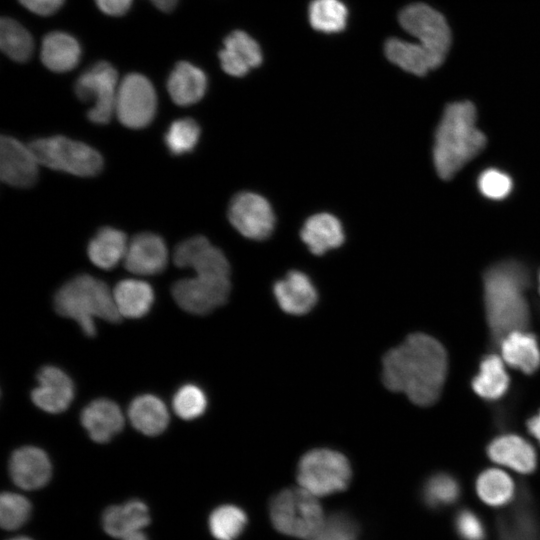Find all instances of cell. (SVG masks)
Listing matches in <instances>:
<instances>
[{"mask_svg":"<svg viewBox=\"0 0 540 540\" xmlns=\"http://www.w3.org/2000/svg\"><path fill=\"white\" fill-rule=\"evenodd\" d=\"M448 372L444 346L434 337L413 333L389 350L382 361L383 384L405 394L419 406H430L440 397Z\"/></svg>","mask_w":540,"mask_h":540,"instance_id":"6da1fadb","label":"cell"},{"mask_svg":"<svg viewBox=\"0 0 540 540\" xmlns=\"http://www.w3.org/2000/svg\"><path fill=\"white\" fill-rule=\"evenodd\" d=\"M484 306L492 336L499 340L515 330H524L529 322L525 297L528 276L518 263L496 264L484 275Z\"/></svg>","mask_w":540,"mask_h":540,"instance_id":"7a4b0ae2","label":"cell"},{"mask_svg":"<svg viewBox=\"0 0 540 540\" xmlns=\"http://www.w3.org/2000/svg\"><path fill=\"white\" fill-rule=\"evenodd\" d=\"M486 145L484 133L476 125V109L469 101L446 106L437 126L433 163L438 176L449 180Z\"/></svg>","mask_w":540,"mask_h":540,"instance_id":"3957f363","label":"cell"},{"mask_svg":"<svg viewBox=\"0 0 540 540\" xmlns=\"http://www.w3.org/2000/svg\"><path fill=\"white\" fill-rule=\"evenodd\" d=\"M56 312L75 320L86 336L96 334L95 318L116 323L121 315L108 285L87 274L77 275L64 283L54 296Z\"/></svg>","mask_w":540,"mask_h":540,"instance_id":"277c9868","label":"cell"},{"mask_svg":"<svg viewBox=\"0 0 540 540\" xmlns=\"http://www.w3.org/2000/svg\"><path fill=\"white\" fill-rule=\"evenodd\" d=\"M270 517L280 533L308 540L325 523L317 496L302 487L287 488L275 495L270 503Z\"/></svg>","mask_w":540,"mask_h":540,"instance_id":"5b68a950","label":"cell"},{"mask_svg":"<svg viewBox=\"0 0 540 540\" xmlns=\"http://www.w3.org/2000/svg\"><path fill=\"white\" fill-rule=\"evenodd\" d=\"M29 147L39 164L54 170L91 177L103 169V158L97 150L64 136L38 138Z\"/></svg>","mask_w":540,"mask_h":540,"instance_id":"8992f818","label":"cell"},{"mask_svg":"<svg viewBox=\"0 0 540 540\" xmlns=\"http://www.w3.org/2000/svg\"><path fill=\"white\" fill-rule=\"evenodd\" d=\"M351 475L348 459L342 453L327 448L308 451L300 459L297 468L300 487L317 497L345 490Z\"/></svg>","mask_w":540,"mask_h":540,"instance_id":"52a82bcc","label":"cell"},{"mask_svg":"<svg viewBox=\"0 0 540 540\" xmlns=\"http://www.w3.org/2000/svg\"><path fill=\"white\" fill-rule=\"evenodd\" d=\"M118 73L112 64L100 61L84 71L76 80L74 91L82 102H93L88 119L95 124H107L113 112L118 90Z\"/></svg>","mask_w":540,"mask_h":540,"instance_id":"ba28073f","label":"cell"},{"mask_svg":"<svg viewBox=\"0 0 540 540\" xmlns=\"http://www.w3.org/2000/svg\"><path fill=\"white\" fill-rule=\"evenodd\" d=\"M230 290V276L216 274H195L176 281L171 288L178 306L196 315L208 314L225 304Z\"/></svg>","mask_w":540,"mask_h":540,"instance_id":"9c48e42d","label":"cell"},{"mask_svg":"<svg viewBox=\"0 0 540 540\" xmlns=\"http://www.w3.org/2000/svg\"><path fill=\"white\" fill-rule=\"evenodd\" d=\"M157 95L148 78L140 73L126 75L118 85L115 113L131 129L148 126L156 113Z\"/></svg>","mask_w":540,"mask_h":540,"instance_id":"30bf717a","label":"cell"},{"mask_svg":"<svg viewBox=\"0 0 540 540\" xmlns=\"http://www.w3.org/2000/svg\"><path fill=\"white\" fill-rule=\"evenodd\" d=\"M399 22L439 65L443 63L451 42L450 29L443 15L426 4L415 3L400 12Z\"/></svg>","mask_w":540,"mask_h":540,"instance_id":"8fae6325","label":"cell"},{"mask_svg":"<svg viewBox=\"0 0 540 540\" xmlns=\"http://www.w3.org/2000/svg\"><path fill=\"white\" fill-rule=\"evenodd\" d=\"M231 225L245 238L264 240L275 227V214L269 201L262 195L243 191L233 196L228 206Z\"/></svg>","mask_w":540,"mask_h":540,"instance_id":"7c38bea8","label":"cell"},{"mask_svg":"<svg viewBox=\"0 0 540 540\" xmlns=\"http://www.w3.org/2000/svg\"><path fill=\"white\" fill-rule=\"evenodd\" d=\"M496 540H540V518L535 499L520 487L512 507L495 518Z\"/></svg>","mask_w":540,"mask_h":540,"instance_id":"4fadbf2b","label":"cell"},{"mask_svg":"<svg viewBox=\"0 0 540 540\" xmlns=\"http://www.w3.org/2000/svg\"><path fill=\"white\" fill-rule=\"evenodd\" d=\"M38 165L29 145L11 136H1L0 177L4 183L18 188L31 187L38 178Z\"/></svg>","mask_w":540,"mask_h":540,"instance_id":"5bb4252c","label":"cell"},{"mask_svg":"<svg viewBox=\"0 0 540 540\" xmlns=\"http://www.w3.org/2000/svg\"><path fill=\"white\" fill-rule=\"evenodd\" d=\"M174 264L181 268H192L195 274L230 276V264L223 251L202 235L180 242L174 250Z\"/></svg>","mask_w":540,"mask_h":540,"instance_id":"9a60e30c","label":"cell"},{"mask_svg":"<svg viewBox=\"0 0 540 540\" xmlns=\"http://www.w3.org/2000/svg\"><path fill=\"white\" fill-rule=\"evenodd\" d=\"M167 260L168 251L163 238L152 232H142L128 243L124 266L134 274L155 275L165 269Z\"/></svg>","mask_w":540,"mask_h":540,"instance_id":"2e32d148","label":"cell"},{"mask_svg":"<svg viewBox=\"0 0 540 540\" xmlns=\"http://www.w3.org/2000/svg\"><path fill=\"white\" fill-rule=\"evenodd\" d=\"M37 387L31 392L34 404L48 413L65 411L74 397V385L60 368L45 366L37 374Z\"/></svg>","mask_w":540,"mask_h":540,"instance_id":"e0dca14e","label":"cell"},{"mask_svg":"<svg viewBox=\"0 0 540 540\" xmlns=\"http://www.w3.org/2000/svg\"><path fill=\"white\" fill-rule=\"evenodd\" d=\"M9 474L18 487L36 490L49 482L52 466L45 451L34 446H24L12 453L9 460Z\"/></svg>","mask_w":540,"mask_h":540,"instance_id":"ac0fdd59","label":"cell"},{"mask_svg":"<svg viewBox=\"0 0 540 540\" xmlns=\"http://www.w3.org/2000/svg\"><path fill=\"white\" fill-rule=\"evenodd\" d=\"M279 307L287 314L304 315L316 305L318 293L311 279L298 270L288 272L273 286Z\"/></svg>","mask_w":540,"mask_h":540,"instance_id":"d6986e66","label":"cell"},{"mask_svg":"<svg viewBox=\"0 0 540 540\" xmlns=\"http://www.w3.org/2000/svg\"><path fill=\"white\" fill-rule=\"evenodd\" d=\"M487 455L494 463L521 474H531L537 468L534 447L517 434H502L492 439L487 446Z\"/></svg>","mask_w":540,"mask_h":540,"instance_id":"ffe728a7","label":"cell"},{"mask_svg":"<svg viewBox=\"0 0 540 540\" xmlns=\"http://www.w3.org/2000/svg\"><path fill=\"white\" fill-rule=\"evenodd\" d=\"M219 52L223 71L234 77H242L262 62L260 46L244 31H233L224 39Z\"/></svg>","mask_w":540,"mask_h":540,"instance_id":"44dd1931","label":"cell"},{"mask_svg":"<svg viewBox=\"0 0 540 540\" xmlns=\"http://www.w3.org/2000/svg\"><path fill=\"white\" fill-rule=\"evenodd\" d=\"M81 423L90 438L97 443H106L117 435L124 426L120 407L109 399H96L81 412Z\"/></svg>","mask_w":540,"mask_h":540,"instance_id":"7402d4cb","label":"cell"},{"mask_svg":"<svg viewBox=\"0 0 540 540\" xmlns=\"http://www.w3.org/2000/svg\"><path fill=\"white\" fill-rule=\"evenodd\" d=\"M300 238L314 255L340 247L345 240L341 221L334 215L321 212L311 215L300 230Z\"/></svg>","mask_w":540,"mask_h":540,"instance_id":"603a6c76","label":"cell"},{"mask_svg":"<svg viewBox=\"0 0 540 540\" xmlns=\"http://www.w3.org/2000/svg\"><path fill=\"white\" fill-rule=\"evenodd\" d=\"M167 90L173 102L189 106L200 101L207 90V77L195 65L180 61L176 63L167 80Z\"/></svg>","mask_w":540,"mask_h":540,"instance_id":"cb8c5ba5","label":"cell"},{"mask_svg":"<svg viewBox=\"0 0 540 540\" xmlns=\"http://www.w3.org/2000/svg\"><path fill=\"white\" fill-rule=\"evenodd\" d=\"M504 361L525 374L534 373L540 366V348L532 333L515 330L500 339Z\"/></svg>","mask_w":540,"mask_h":540,"instance_id":"d4e9b609","label":"cell"},{"mask_svg":"<svg viewBox=\"0 0 540 540\" xmlns=\"http://www.w3.org/2000/svg\"><path fill=\"white\" fill-rule=\"evenodd\" d=\"M149 523V509L144 502L137 499L123 505H111L103 511L101 517L103 530L120 539L131 531L143 529Z\"/></svg>","mask_w":540,"mask_h":540,"instance_id":"484cf974","label":"cell"},{"mask_svg":"<svg viewBox=\"0 0 540 540\" xmlns=\"http://www.w3.org/2000/svg\"><path fill=\"white\" fill-rule=\"evenodd\" d=\"M40 57L46 68L53 72L63 73L78 65L81 47L72 35L53 31L43 38Z\"/></svg>","mask_w":540,"mask_h":540,"instance_id":"4316f807","label":"cell"},{"mask_svg":"<svg viewBox=\"0 0 540 540\" xmlns=\"http://www.w3.org/2000/svg\"><path fill=\"white\" fill-rule=\"evenodd\" d=\"M128 417L132 426L147 436L161 434L169 423V413L165 403L151 394L134 398L129 405Z\"/></svg>","mask_w":540,"mask_h":540,"instance_id":"83f0119b","label":"cell"},{"mask_svg":"<svg viewBox=\"0 0 540 540\" xmlns=\"http://www.w3.org/2000/svg\"><path fill=\"white\" fill-rule=\"evenodd\" d=\"M385 54L395 65L417 76L425 75L440 65L420 43L391 38L385 44Z\"/></svg>","mask_w":540,"mask_h":540,"instance_id":"f1b7e54d","label":"cell"},{"mask_svg":"<svg viewBox=\"0 0 540 540\" xmlns=\"http://www.w3.org/2000/svg\"><path fill=\"white\" fill-rule=\"evenodd\" d=\"M127 238L123 231L102 227L90 240L87 254L91 262L105 270L114 268L126 254Z\"/></svg>","mask_w":540,"mask_h":540,"instance_id":"f546056e","label":"cell"},{"mask_svg":"<svg viewBox=\"0 0 540 540\" xmlns=\"http://www.w3.org/2000/svg\"><path fill=\"white\" fill-rule=\"evenodd\" d=\"M113 297L121 317L140 318L147 314L154 301L150 284L142 280L124 279L116 284Z\"/></svg>","mask_w":540,"mask_h":540,"instance_id":"4dcf8cb0","label":"cell"},{"mask_svg":"<svg viewBox=\"0 0 540 540\" xmlns=\"http://www.w3.org/2000/svg\"><path fill=\"white\" fill-rule=\"evenodd\" d=\"M479 499L492 508H501L514 500L516 487L512 478L498 468L481 471L475 481Z\"/></svg>","mask_w":540,"mask_h":540,"instance_id":"1f68e13d","label":"cell"},{"mask_svg":"<svg viewBox=\"0 0 540 540\" xmlns=\"http://www.w3.org/2000/svg\"><path fill=\"white\" fill-rule=\"evenodd\" d=\"M471 384L473 391L485 400L501 398L510 384L502 359L494 354L485 356Z\"/></svg>","mask_w":540,"mask_h":540,"instance_id":"d6a6232c","label":"cell"},{"mask_svg":"<svg viewBox=\"0 0 540 540\" xmlns=\"http://www.w3.org/2000/svg\"><path fill=\"white\" fill-rule=\"evenodd\" d=\"M459 480L447 472H437L426 479L421 490L424 505L439 511L455 505L461 498Z\"/></svg>","mask_w":540,"mask_h":540,"instance_id":"836d02e7","label":"cell"},{"mask_svg":"<svg viewBox=\"0 0 540 540\" xmlns=\"http://www.w3.org/2000/svg\"><path fill=\"white\" fill-rule=\"evenodd\" d=\"M0 47L4 54L17 62L27 61L34 49V41L19 22L2 17L0 22Z\"/></svg>","mask_w":540,"mask_h":540,"instance_id":"e575fe53","label":"cell"},{"mask_svg":"<svg viewBox=\"0 0 540 540\" xmlns=\"http://www.w3.org/2000/svg\"><path fill=\"white\" fill-rule=\"evenodd\" d=\"M308 18L315 30L337 33L345 28L348 11L340 0H313L308 9Z\"/></svg>","mask_w":540,"mask_h":540,"instance_id":"d590c367","label":"cell"},{"mask_svg":"<svg viewBox=\"0 0 540 540\" xmlns=\"http://www.w3.org/2000/svg\"><path fill=\"white\" fill-rule=\"evenodd\" d=\"M246 523V514L234 505L219 506L209 516V529L217 540H235Z\"/></svg>","mask_w":540,"mask_h":540,"instance_id":"8d00e7d4","label":"cell"},{"mask_svg":"<svg viewBox=\"0 0 540 540\" xmlns=\"http://www.w3.org/2000/svg\"><path fill=\"white\" fill-rule=\"evenodd\" d=\"M201 134L199 124L192 118H181L173 121L164 135V143L168 151L179 156L193 151Z\"/></svg>","mask_w":540,"mask_h":540,"instance_id":"74e56055","label":"cell"},{"mask_svg":"<svg viewBox=\"0 0 540 540\" xmlns=\"http://www.w3.org/2000/svg\"><path fill=\"white\" fill-rule=\"evenodd\" d=\"M30 501L17 493L5 492L0 497V524L5 530L12 531L22 527L30 518Z\"/></svg>","mask_w":540,"mask_h":540,"instance_id":"f35d334b","label":"cell"},{"mask_svg":"<svg viewBox=\"0 0 540 540\" xmlns=\"http://www.w3.org/2000/svg\"><path fill=\"white\" fill-rule=\"evenodd\" d=\"M172 406L174 412L184 420L201 416L207 408V397L197 385L186 384L175 393Z\"/></svg>","mask_w":540,"mask_h":540,"instance_id":"ab89813d","label":"cell"},{"mask_svg":"<svg viewBox=\"0 0 540 540\" xmlns=\"http://www.w3.org/2000/svg\"><path fill=\"white\" fill-rule=\"evenodd\" d=\"M453 529L460 540H487V527L482 517L468 507L458 509L452 519Z\"/></svg>","mask_w":540,"mask_h":540,"instance_id":"60d3db41","label":"cell"},{"mask_svg":"<svg viewBox=\"0 0 540 540\" xmlns=\"http://www.w3.org/2000/svg\"><path fill=\"white\" fill-rule=\"evenodd\" d=\"M512 187L510 176L496 168L486 169L478 177V188L481 194L492 200L506 198Z\"/></svg>","mask_w":540,"mask_h":540,"instance_id":"b9f144b4","label":"cell"},{"mask_svg":"<svg viewBox=\"0 0 540 540\" xmlns=\"http://www.w3.org/2000/svg\"><path fill=\"white\" fill-rule=\"evenodd\" d=\"M310 540H358V529L345 514H333Z\"/></svg>","mask_w":540,"mask_h":540,"instance_id":"7bdbcfd3","label":"cell"},{"mask_svg":"<svg viewBox=\"0 0 540 540\" xmlns=\"http://www.w3.org/2000/svg\"><path fill=\"white\" fill-rule=\"evenodd\" d=\"M19 2L37 15L49 16L61 8L64 0H19Z\"/></svg>","mask_w":540,"mask_h":540,"instance_id":"ee69618b","label":"cell"},{"mask_svg":"<svg viewBox=\"0 0 540 540\" xmlns=\"http://www.w3.org/2000/svg\"><path fill=\"white\" fill-rule=\"evenodd\" d=\"M133 0H95L98 8L110 16H122L131 7Z\"/></svg>","mask_w":540,"mask_h":540,"instance_id":"f6af8a7d","label":"cell"},{"mask_svg":"<svg viewBox=\"0 0 540 540\" xmlns=\"http://www.w3.org/2000/svg\"><path fill=\"white\" fill-rule=\"evenodd\" d=\"M527 429L529 433L539 442L540 444V410L530 417L527 421Z\"/></svg>","mask_w":540,"mask_h":540,"instance_id":"bcb514c9","label":"cell"},{"mask_svg":"<svg viewBox=\"0 0 540 540\" xmlns=\"http://www.w3.org/2000/svg\"><path fill=\"white\" fill-rule=\"evenodd\" d=\"M156 8L163 12H171L177 5L178 0H149Z\"/></svg>","mask_w":540,"mask_h":540,"instance_id":"7dc6e473","label":"cell"},{"mask_svg":"<svg viewBox=\"0 0 540 540\" xmlns=\"http://www.w3.org/2000/svg\"><path fill=\"white\" fill-rule=\"evenodd\" d=\"M121 540H148L147 535L140 530H134L129 533H127L125 536L121 538Z\"/></svg>","mask_w":540,"mask_h":540,"instance_id":"c3c4849f","label":"cell"},{"mask_svg":"<svg viewBox=\"0 0 540 540\" xmlns=\"http://www.w3.org/2000/svg\"><path fill=\"white\" fill-rule=\"evenodd\" d=\"M8 540H32V539L26 536H17V537L10 538Z\"/></svg>","mask_w":540,"mask_h":540,"instance_id":"681fc988","label":"cell"},{"mask_svg":"<svg viewBox=\"0 0 540 540\" xmlns=\"http://www.w3.org/2000/svg\"><path fill=\"white\" fill-rule=\"evenodd\" d=\"M539 292H540V274H539Z\"/></svg>","mask_w":540,"mask_h":540,"instance_id":"f907efd6","label":"cell"}]
</instances>
